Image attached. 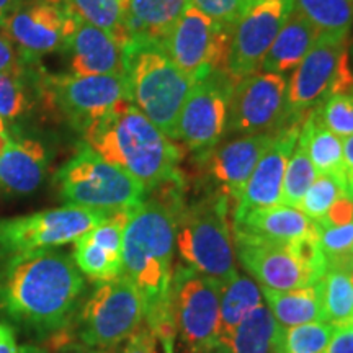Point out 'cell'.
Listing matches in <instances>:
<instances>
[{
    "label": "cell",
    "instance_id": "cell-36",
    "mask_svg": "<svg viewBox=\"0 0 353 353\" xmlns=\"http://www.w3.org/2000/svg\"><path fill=\"white\" fill-rule=\"evenodd\" d=\"M345 193V179L330 174H319L307 188L298 210H301L309 219L319 221L324 218L330 206Z\"/></svg>",
    "mask_w": 353,
    "mask_h": 353
},
{
    "label": "cell",
    "instance_id": "cell-6",
    "mask_svg": "<svg viewBox=\"0 0 353 353\" xmlns=\"http://www.w3.org/2000/svg\"><path fill=\"white\" fill-rule=\"evenodd\" d=\"M61 200L68 205L117 213L144 201L145 187L120 167L110 164L87 144L56 175Z\"/></svg>",
    "mask_w": 353,
    "mask_h": 353
},
{
    "label": "cell",
    "instance_id": "cell-23",
    "mask_svg": "<svg viewBox=\"0 0 353 353\" xmlns=\"http://www.w3.org/2000/svg\"><path fill=\"white\" fill-rule=\"evenodd\" d=\"M188 7L190 0H125L126 43L130 39L161 43Z\"/></svg>",
    "mask_w": 353,
    "mask_h": 353
},
{
    "label": "cell",
    "instance_id": "cell-50",
    "mask_svg": "<svg viewBox=\"0 0 353 353\" xmlns=\"http://www.w3.org/2000/svg\"><path fill=\"white\" fill-rule=\"evenodd\" d=\"M21 3H51V6H61V3H65V0H20Z\"/></svg>",
    "mask_w": 353,
    "mask_h": 353
},
{
    "label": "cell",
    "instance_id": "cell-19",
    "mask_svg": "<svg viewBox=\"0 0 353 353\" xmlns=\"http://www.w3.org/2000/svg\"><path fill=\"white\" fill-rule=\"evenodd\" d=\"M303 120L291 123L290 126L276 132L273 143L268 145V149L262 154L255 165L241 200L236 203L234 219H239L254 210L281 205L286 164H288V159L298 141Z\"/></svg>",
    "mask_w": 353,
    "mask_h": 353
},
{
    "label": "cell",
    "instance_id": "cell-39",
    "mask_svg": "<svg viewBox=\"0 0 353 353\" xmlns=\"http://www.w3.org/2000/svg\"><path fill=\"white\" fill-rule=\"evenodd\" d=\"M316 241L325 260L350 254L353 245V221L342 226H317L316 224Z\"/></svg>",
    "mask_w": 353,
    "mask_h": 353
},
{
    "label": "cell",
    "instance_id": "cell-10",
    "mask_svg": "<svg viewBox=\"0 0 353 353\" xmlns=\"http://www.w3.org/2000/svg\"><path fill=\"white\" fill-rule=\"evenodd\" d=\"M144 299L126 276L103 281L87 299L81 316V342L112 350L128 341L144 322Z\"/></svg>",
    "mask_w": 353,
    "mask_h": 353
},
{
    "label": "cell",
    "instance_id": "cell-30",
    "mask_svg": "<svg viewBox=\"0 0 353 353\" xmlns=\"http://www.w3.org/2000/svg\"><path fill=\"white\" fill-rule=\"evenodd\" d=\"M301 132L306 138L309 159H311L317 175L330 174L345 179L342 139L322 125L314 108L304 117Z\"/></svg>",
    "mask_w": 353,
    "mask_h": 353
},
{
    "label": "cell",
    "instance_id": "cell-13",
    "mask_svg": "<svg viewBox=\"0 0 353 353\" xmlns=\"http://www.w3.org/2000/svg\"><path fill=\"white\" fill-rule=\"evenodd\" d=\"M46 90L51 107L59 110L70 126L82 132L118 103L130 100L125 74L46 76Z\"/></svg>",
    "mask_w": 353,
    "mask_h": 353
},
{
    "label": "cell",
    "instance_id": "cell-20",
    "mask_svg": "<svg viewBox=\"0 0 353 353\" xmlns=\"http://www.w3.org/2000/svg\"><path fill=\"white\" fill-rule=\"evenodd\" d=\"M125 44L112 33L82 19L64 46L74 76H107L123 72Z\"/></svg>",
    "mask_w": 353,
    "mask_h": 353
},
{
    "label": "cell",
    "instance_id": "cell-7",
    "mask_svg": "<svg viewBox=\"0 0 353 353\" xmlns=\"http://www.w3.org/2000/svg\"><path fill=\"white\" fill-rule=\"evenodd\" d=\"M242 267L262 288L290 291L316 285L324 275L327 260L316 237L296 242H273L252 236H234Z\"/></svg>",
    "mask_w": 353,
    "mask_h": 353
},
{
    "label": "cell",
    "instance_id": "cell-38",
    "mask_svg": "<svg viewBox=\"0 0 353 353\" xmlns=\"http://www.w3.org/2000/svg\"><path fill=\"white\" fill-rule=\"evenodd\" d=\"M190 6L214 21L219 28L232 30L255 3L250 0H190Z\"/></svg>",
    "mask_w": 353,
    "mask_h": 353
},
{
    "label": "cell",
    "instance_id": "cell-32",
    "mask_svg": "<svg viewBox=\"0 0 353 353\" xmlns=\"http://www.w3.org/2000/svg\"><path fill=\"white\" fill-rule=\"evenodd\" d=\"M72 259L81 273L99 283L121 275V254H114L107 247L97 244L87 232L74 241Z\"/></svg>",
    "mask_w": 353,
    "mask_h": 353
},
{
    "label": "cell",
    "instance_id": "cell-24",
    "mask_svg": "<svg viewBox=\"0 0 353 353\" xmlns=\"http://www.w3.org/2000/svg\"><path fill=\"white\" fill-rule=\"evenodd\" d=\"M317 38H319V32L291 7L275 41L265 56L260 70L281 74V76L294 70L311 50L312 44L317 41Z\"/></svg>",
    "mask_w": 353,
    "mask_h": 353
},
{
    "label": "cell",
    "instance_id": "cell-51",
    "mask_svg": "<svg viewBox=\"0 0 353 353\" xmlns=\"http://www.w3.org/2000/svg\"><path fill=\"white\" fill-rule=\"evenodd\" d=\"M250 2H254V3H255V6H257V3H259V2H257V0H250Z\"/></svg>",
    "mask_w": 353,
    "mask_h": 353
},
{
    "label": "cell",
    "instance_id": "cell-46",
    "mask_svg": "<svg viewBox=\"0 0 353 353\" xmlns=\"http://www.w3.org/2000/svg\"><path fill=\"white\" fill-rule=\"evenodd\" d=\"M59 353H110L108 350H101V348H94V347H87L83 343H70L65 342L64 345L56 348Z\"/></svg>",
    "mask_w": 353,
    "mask_h": 353
},
{
    "label": "cell",
    "instance_id": "cell-15",
    "mask_svg": "<svg viewBox=\"0 0 353 353\" xmlns=\"http://www.w3.org/2000/svg\"><path fill=\"white\" fill-rule=\"evenodd\" d=\"M79 20L81 17L68 2L61 6L21 3L8 17L2 32L17 48L23 63H39L43 56L64 50Z\"/></svg>",
    "mask_w": 353,
    "mask_h": 353
},
{
    "label": "cell",
    "instance_id": "cell-5",
    "mask_svg": "<svg viewBox=\"0 0 353 353\" xmlns=\"http://www.w3.org/2000/svg\"><path fill=\"white\" fill-rule=\"evenodd\" d=\"M228 208V198L214 192L193 205H183L176 221L175 244L185 262L221 283L237 273Z\"/></svg>",
    "mask_w": 353,
    "mask_h": 353
},
{
    "label": "cell",
    "instance_id": "cell-31",
    "mask_svg": "<svg viewBox=\"0 0 353 353\" xmlns=\"http://www.w3.org/2000/svg\"><path fill=\"white\" fill-rule=\"evenodd\" d=\"M291 7L314 26L319 34L348 38L353 26V0H291Z\"/></svg>",
    "mask_w": 353,
    "mask_h": 353
},
{
    "label": "cell",
    "instance_id": "cell-47",
    "mask_svg": "<svg viewBox=\"0 0 353 353\" xmlns=\"http://www.w3.org/2000/svg\"><path fill=\"white\" fill-rule=\"evenodd\" d=\"M20 7V0H0V30L6 25L8 17Z\"/></svg>",
    "mask_w": 353,
    "mask_h": 353
},
{
    "label": "cell",
    "instance_id": "cell-9",
    "mask_svg": "<svg viewBox=\"0 0 353 353\" xmlns=\"http://www.w3.org/2000/svg\"><path fill=\"white\" fill-rule=\"evenodd\" d=\"M110 214L113 213L64 205L39 213L0 219V260L69 244L107 221Z\"/></svg>",
    "mask_w": 353,
    "mask_h": 353
},
{
    "label": "cell",
    "instance_id": "cell-12",
    "mask_svg": "<svg viewBox=\"0 0 353 353\" xmlns=\"http://www.w3.org/2000/svg\"><path fill=\"white\" fill-rule=\"evenodd\" d=\"M285 76L259 72L234 83L229 100L226 134H276L290 126Z\"/></svg>",
    "mask_w": 353,
    "mask_h": 353
},
{
    "label": "cell",
    "instance_id": "cell-33",
    "mask_svg": "<svg viewBox=\"0 0 353 353\" xmlns=\"http://www.w3.org/2000/svg\"><path fill=\"white\" fill-rule=\"evenodd\" d=\"M335 325L325 321L278 329L273 353H325Z\"/></svg>",
    "mask_w": 353,
    "mask_h": 353
},
{
    "label": "cell",
    "instance_id": "cell-21",
    "mask_svg": "<svg viewBox=\"0 0 353 353\" xmlns=\"http://www.w3.org/2000/svg\"><path fill=\"white\" fill-rule=\"evenodd\" d=\"M232 232L273 242H296L316 237V223L294 206L275 205L234 219Z\"/></svg>",
    "mask_w": 353,
    "mask_h": 353
},
{
    "label": "cell",
    "instance_id": "cell-25",
    "mask_svg": "<svg viewBox=\"0 0 353 353\" xmlns=\"http://www.w3.org/2000/svg\"><path fill=\"white\" fill-rule=\"evenodd\" d=\"M39 99L46 103V74L38 63H21L20 68L0 72V118L17 120L33 110Z\"/></svg>",
    "mask_w": 353,
    "mask_h": 353
},
{
    "label": "cell",
    "instance_id": "cell-2",
    "mask_svg": "<svg viewBox=\"0 0 353 353\" xmlns=\"http://www.w3.org/2000/svg\"><path fill=\"white\" fill-rule=\"evenodd\" d=\"M2 262L0 312L38 335L65 332L85 288L72 255L51 247Z\"/></svg>",
    "mask_w": 353,
    "mask_h": 353
},
{
    "label": "cell",
    "instance_id": "cell-14",
    "mask_svg": "<svg viewBox=\"0 0 353 353\" xmlns=\"http://www.w3.org/2000/svg\"><path fill=\"white\" fill-rule=\"evenodd\" d=\"M236 81L226 70H214L193 85L176 125V141L192 151H206L226 132L229 100Z\"/></svg>",
    "mask_w": 353,
    "mask_h": 353
},
{
    "label": "cell",
    "instance_id": "cell-17",
    "mask_svg": "<svg viewBox=\"0 0 353 353\" xmlns=\"http://www.w3.org/2000/svg\"><path fill=\"white\" fill-rule=\"evenodd\" d=\"M291 8V0L262 2L249 8L236 25L226 63L234 81L252 76L262 69L268 50L275 41Z\"/></svg>",
    "mask_w": 353,
    "mask_h": 353
},
{
    "label": "cell",
    "instance_id": "cell-48",
    "mask_svg": "<svg viewBox=\"0 0 353 353\" xmlns=\"http://www.w3.org/2000/svg\"><path fill=\"white\" fill-rule=\"evenodd\" d=\"M12 143L10 132H8V128L6 125V120L0 118V156L6 152V149L8 148V144Z\"/></svg>",
    "mask_w": 353,
    "mask_h": 353
},
{
    "label": "cell",
    "instance_id": "cell-22",
    "mask_svg": "<svg viewBox=\"0 0 353 353\" xmlns=\"http://www.w3.org/2000/svg\"><path fill=\"white\" fill-rule=\"evenodd\" d=\"M48 162L50 157L39 141H12L0 156V185L12 195H30L43 183Z\"/></svg>",
    "mask_w": 353,
    "mask_h": 353
},
{
    "label": "cell",
    "instance_id": "cell-8",
    "mask_svg": "<svg viewBox=\"0 0 353 353\" xmlns=\"http://www.w3.org/2000/svg\"><path fill=\"white\" fill-rule=\"evenodd\" d=\"M221 281L195 268L179 267L170 280V309L176 335L190 353H214L218 345Z\"/></svg>",
    "mask_w": 353,
    "mask_h": 353
},
{
    "label": "cell",
    "instance_id": "cell-49",
    "mask_svg": "<svg viewBox=\"0 0 353 353\" xmlns=\"http://www.w3.org/2000/svg\"><path fill=\"white\" fill-rule=\"evenodd\" d=\"M17 353H48L46 350H44V348H41V347H38V345H21V347H19V352Z\"/></svg>",
    "mask_w": 353,
    "mask_h": 353
},
{
    "label": "cell",
    "instance_id": "cell-43",
    "mask_svg": "<svg viewBox=\"0 0 353 353\" xmlns=\"http://www.w3.org/2000/svg\"><path fill=\"white\" fill-rule=\"evenodd\" d=\"M21 63L23 61H21L17 48L13 46L7 34L0 30V72H8V70L20 68Z\"/></svg>",
    "mask_w": 353,
    "mask_h": 353
},
{
    "label": "cell",
    "instance_id": "cell-28",
    "mask_svg": "<svg viewBox=\"0 0 353 353\" xmlns=\"http://www.w3.org/2000/svg\"><path fill=\"white\" fill-rule=\"evenodd\" d=\"M262 296L281 327H294V325L309 324V322L324 321L317 283L290 291L262 288Z\"/></svg>",
    "mask_w": 353,
    "mask_h": 353
},
{
    "label": "cell",
    "instance_id": "cell-40",
    "mask_svg": "<svg viewBox=\"0 0 353 353\" xmlns=\"http://www.w3.org/2000/svg\"><path fill=\"white\" fill-rule=\"evenodd\" d=\"M350 221H353V198L345 193L330 206L324 218L316 221V224L317 226H342Z\"/></svg>",
    "mask_w": 353,
    "mask_h": 353
},
{
    "label": "cell",
    "instance_id": "cell-26",
    "mask_svg": "<svg viewBox=\"0 0 353 353\" xmlns=\"http://www.w3.org/2000/svg\"><path fill=\"white\" fill-rule=\"evenodd\" d=\"M324 321L337 325L353 322V255L327 260L324 275L317 281Z\"/></svg>",
    "mask_w": 353,
    "mask_h": 353
},
{
    "label": "cell",
    "instance_id": "cell-18",
    "mask_svg": "<svg viewBox=\"0 0 353 353\" xmlns=\"http://www.w3.org/2000/svg\"><path fill=\"white\" fill-rule=\"evenodd\" d=\"M276 134H250L201 151V169L216 192L239 201L250 175Z\"/></svg>",
    "mask_w": 353,
    "mask_h": 353
},
{
    "label": "cell",
    "instance_id": "cell-29",
    "mask_svg": "<svg viewBox=\"0 0 353 353\" xmlns=\"http://www.w3.org/2000/svg\"><path fill=\"white\" fill-rule=\"evenodd\" d=\"M280 324L262 303L239 322L226 343L216 353H273Z\"/></svg>",
    "mask_w": 353,
    "mask_h": 353
},
{
    "label": "cell",
    "instance_id": "cell-4",
    "mask_svg": "<svg viewBox=\"0 0 353 353\" xmlns=\"http://www.w3.org/2000/svg\"><path fill=\"white\" fill-rule=\"evenodd\" d=\"M123 72L131 103L167 138L176 141V125L195 81L180 70L161 43L130 39L123 50Z\"/></svg>",
    "mask_w": 353,
    "mask_h": 353
},
{
    "label": "cell",
    "instance_id": "cell-42",
    "mask_svg": "<svg viewBox=\"0 0 353 353\" xmlns=\"http://www.w3.org/2000/svg\"><path fill=\"white\" fill-rule=\"evenodd\" d=\"M325 353H353V322L334 329Z\"/></svg>",
    "mask_w": 353,
    "mask_h": 353
},
{
    "label": "cell",
    "instance_id": "cell-1",
    "mask_svg": "<svg viewBox=\"0 0 353 353\" xmlns=\"http://www.w3.org/2000/svg\"><path fill=\"white\" fill-rule=\"evenodd\" d=\"M183 208L172 188L131 210L121 249V275L134 283L144 299V322L164 345L175 342L170 309L176 221Z\"/></svg>",
    "mask_w": 353,
    "mask_h": 353
},
{
    "label": "cell",
    "instance_id": "cell-44",
    "mask_svg": "<svg viewBox=\"0 0 353 353\" xmlns=\"http://www.w3.org/2000/svg\"><path fill=\"white\" fill-rule=\"evenodd\" d=\"M343 145V174H345L347 195L353 198V134L342 139Z\"/></svg>",
    "mask_w": 353,
    "mask_h": 353
},
{
    "label": "cell",
    "instance_id": "cell-37",
    "mask_svg": "<svg viewBox=\"0 0 353 353\" xmlns=\"http://www.w3.org/2000/svg\"><path fill=\"white\" fill-rule=\"evenodd\" d=\"M322 125L341 139L353 134V92L330 95L314 107Z\"/></svg>",
    "mask_w": 353,
    "mask_h": 353
},
{
    "label": "cell",
    "instance_id": "cell-45",
    "mask_svg": "<svg viewBox=\"0 0 353 353\" xmlns=\"http://www.w3.org/2000/svg\"><path fill=\"white\" fill-rule=\"evenodd\" d=\"M19 345H17L15 334L10 329V325L6 322H0V353H17Z\"/></svg>",
    "mask_w": 353,
    "mask_h": 353
},
{
    "label": "cell",
    "instance_id": "cell-35",
    "mask_svg": "<svg viewBox=\"0 0 353 353\" xmlns=\"http://www.w3.org/2000/svg\"><path fill=\"white\" fill-rule=\"evenodd\" d=\"M65 2L83 21L112 33L118 41L126 44V34L123 28L125 0H65Z\"/></svg>",
    "mask_w": 353,
    "mask_h": 353
},
{
    "label": "cell",
    "instance_id": "cell-3",
    "mask_svg": "<svg viewBox=\"0 0 353 353\" xmlns=\"http://www.w3.org/2000/svg\"><path fill=\"white\" fill-rule=\"evenodd\" d=\"M83 139L92 151L134 176L148 192L180 183L182 148L167 138L130 100L118 103L88 126Z\"/></svg>",
    "mask_w": 353,
    "mask_h": 353
},
{
    "label": "cell",
    "instance_id": "cell-34",
    "mask_svg": "<svg viewBox=\"0 0 353 353\" xmlns=\"http://www.w3.org/2000/svg\"><path fill=\"white\" fill-rule=\"evenodd\" d=\"M316 176L317 172L314 165H312L311 159H309L306 138L299 131L298 141L288 159V164H286L283 192H281V205L298 208L303 196L306 195L307 188L316 180Z\"/></svg>",
    "mask_w": 353,
    "mask_h": 353
},
{
    "label": "cell",
    "instance_id": "cell-41",
    "mask_svg": "<svg viewBox=\"0 0 353 353\" xmlns=\"http://www.w3.org/2000/svg\"><path fill=\"white\" fill-rule=\"evenodd\" d=\"M121 353H157V337L148 325H141L128 339Z\"/></svg>",
    "mask_w": 353,
    "mask_h": 353
},
{
    "label": "cell",
    "instance_id": "cell-52",
    "mask_svg": "<svg viewBox=\"0 0 353 353\" xmlns=\"http://www.w3.org/2000/svg\"><path fill=\"white\" fill-rule=\"evenodd\" d=\"M350 254H352V255H353V245H352V250H350Z\"/></svg>",
    "mask_w": 353,
    "mask_h": 353
},
{
    "label": "cell",
    "instance_id": "cell-11",
    "mask_svg": "<svg viewBox=\"0 0 353 353\" xmlns=\"http://www.w3.org/2000/svg\"><path fill=\"white\" fill-rule=\"evenodd\" d=\"M232 33L190 6L161 44L176 68L198 82L214 70H226Z\"/></svg>",
    "mask_w": 353,
    "mask_h": 353
},
{
    "label": "cell",
    "instance_id": "cell-27",
    "mask_svg": "<svg viewBox=\"0 0 353 353\" xmlns=\"http://www.w3.org/2000/svg\"><path fill=\"white\" fill-rule=\"evenodd\" d=\"M260 304H262V290L259 288L252 278L236 273L228 281L221 283L218 345H216V350L229 341V337L239 325V322Z\"/></svg>",
    "mask_w": 353,
    "mask_h": 353
},
{
    "label": "cell",
    "instance_id": "cell-16",
    "mask_svg": "<svg viewBox=\"0 0 353 353\" xmlns=\"http://www.w3.org/2000/svg\"><path fill=\"white\" fill-rule=\"evenodd\" d=\"M347 59V38L319 34L317 41L293 70L286 88V114L290 125L301 121L307 112L327 99Z\"/></svg>",
    "mask_w": 353,
    "mask_h": 353
}]
</instances>
